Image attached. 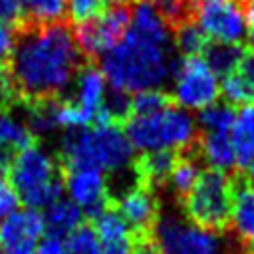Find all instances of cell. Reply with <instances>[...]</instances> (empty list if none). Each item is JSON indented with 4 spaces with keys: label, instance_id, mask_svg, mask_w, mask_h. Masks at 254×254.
I'll return each mask as SVG.
<instances>
[{
    "label": "cell",
    "instance_id": "obj_1",
    "mask_svg": "<svg viewBox=\"0 0 254 254\" xmlns=\"http://www.w3.org/2000/svg\"><path fill=\"white\" fill-rule=\"evenodd\" d=\"M16 50L8 65L22 103L60 99L81 69V52L62 24L16 28Z\"/></svg>",
    "mask_w": 254,
    "mask_h": 254
},
{
    "label": "cell",
    "instance_id": "obj_2",
    "mask_svg": "<svg viewBox=\"0 0 254 254\" xmlns=\"http://www.w3.org/2000/svg\"><path fill=\"white\" fill-rule=\"evenodd\" d=\"M171 44L153 42L127 30L125 38L101 58V73L111 89L135 95L161 89L173 77Z\"/></svg>",
    "mask_w": 254,
    "mask_h": 254
},
{
    "label": "cell",
    "instance_id": "obj_3",
    "mask_svg": "<svg viewBox=\"0 0 254 254\" xmlns=\"http://www.w3.org/2000/svg\"><path fill=\"white\" fill-rule=\"evenodd\" d=\"M133 153V145L117 123H95L89 127L67 129L60 145L64 171L95 169L101 173H117L135 161Z\"/></svg>",
    "mask_w": 254,
    "mask_h": 254
},
{
    "label": "cell",
    "instance_id": "obj_4",
    "mask_svg": "<svg viewBox=\"0 0 254 254\" xmlns=\"http://www.w3.org/2000/svg\"><path fill=\"white\" fill-rule=\"evenodd\" d=\"M125 135L133 149L149 151H192L198 139L194 117L179 107L169 105L151 115H129L125 121Z\"/></svg>",
    "mask_w": 254,
    "mask_h": 254
},
{
    "label": "cell",
    "instance_id": "obj_5",
    "mask_svg": "<svg viewBox=\"0 0 254 254\" xmlns=\"http://www.w3.org/2000/svg\"><path fill=\"white\" fill-rule=\"evenodd\" d=\"M8 179L18 192L20 202L32 210L48 208L62 198L64 179L60 175V167L38 143H32L14 155Z\"/></svg>",
    "mask_w": 254,
    "mask_h": 254
},
{
    "label": "cell",
    "instance_id": "obj_6",
    "mask_svg": "<svg viewBox=\"0 0 254 254\" xmlns=\"http://www.w3.org/2000/svg\"><path fill=\"white\" fill-rule=\"evenodd\" d=\"M234 179L224 171H200L190 192L181 200L187 218L202 228L224 232L230 224Z\"/></svg>",
    "mask_w": 254,
    "mask_h": 254
},
{
    "label": "cell",
    "instance_id": "obj_7",
    "mask_svg": "<svg viewBox=\"0 0 254 254\" xmlns=\"http://www.w3.org/2000/svg\"><path fill=\"white\" fill-rule=\"evenodd\" d=\"M153 236L159 254H232V240L226 232L202 228L175 212L159 216Z\"/></svg>",
    "mask_w": 254,
    "mask_h": 254
},
{
    "label": "cell",
    "instance_id": "obj_8",
    "mask_svg": "<svg viewBox=\"0 0 254 254\" xmlns=\"http://www.w3.org/2000/svg\"><path fill=\"white\" fill-rule=\"evenodd\" d=\"M220 93L218 77L202 56L175 60L173 65V101L183 109H204L216 103Z\"/></svg>",
    "mask_w": 254,
    "mask_h": 254
},
{
    "label": "cell",
    "instance_id": "obj_9",
    "mask_svg": "<svg viewBox=\"0 0 254 254\" xmlns=\"http://www.w3.org/2000/svg\"><path fill=\"white\" fill-rule=\"evenodd\" d=\"M131 24V8L127 2H115L101 16L77 24L73 40L85 58H103L127 34Z\"/></svg>",
    "mask_w": 254,
    "mask_h": 254
},
{
    "label": "cell",
    "instance_id": "obj_10",
    "mask_svg": "<svg viewBox=\"0 0 254 254\" xmlns=\"http://www.w3.org/2000/svg\"><path fill=\"white\" fill-rule=\"evenodd\" d=\"M194 22L216 44H240L246 36L242 6L234 0H196Z\"/></svg>",
    "mask_w": 254,
    "mask_h": 254
},
{
    "label": "cell",
    "instance_id": "obj_11",
    "mask_svg": "<svg viewBox=\"0 0 254 254\" xmlns=\"http://www.w3.org/2000/svg\"><path fill=\"white\" fill-rule=\"evenodd\" d=\"M64 187L67 189L69 200L75 202L89 218H95L113 202L105 175L95 169H67Z\"/></svg>",
    "mask_w": 254,
    "mask_h": 254
},
{
    "label": "cell",
    "instance_id": "obj_12",
    "mask_svg": "<svg viewBox=\"0 0 254 254\" xmlns=\"http://www.w3.org/2000/svg\"><path fill=\"white\" fill-rule=\"evenodd\" d=\"M46 234L44 214L24 208L0 220V246L6 254H32Z\"/></svg>",
    "mask_w": 254,
    "mask_h": 254
},
{
    "label": "cell",
    "instance_id": "obj_13",
    "mask_svg": "<svg viewBox=\"0 0 254 254\" xmlns=\"http://www.w3.org/2000/svg\"><path fill=\"white\" fill-rule=\"evenodd\" d=\"M113 206L123 216L133 234H153L161 216L157 192L139 183L125 189L119 198H113Z\"/></svg>",
    "mask_w": 254,
    "mask_h": 254
},
{
    "label": "cell",
    "instance_id": "obj_14",
    "mask_svg": "<svg viewBox=\"0 0 254 254\" xmlns=\"http://www.w3.org/2000/svg\"><path fill=\"white\" fill-rule=\"evenodd\" d=\"M220 91L228 105H254V50H246L236 69L222 77Z\"/></svg>",
    "mask_w": 254,
    "mask_h": 254
},
{
    "label": "cell",
    "instance_id": "obj_15",
    "mask_svg": "<svg viewBox=\"0 0 254 254\" xmlns=\"http://www.w3.org/2000/svg\"><path fill=\"white\" fill-rule=\"evenodd\" d=\"M175 151H149L143 153L139 159L133 161V171L137 177V183L157 192L163 189L169 181V175L177 161Z\"/></svg>",
    "mask_w": 254,
    "mask_h": 254
},
{
    "label": "cell",
    "instance_id": "obj_16",
    "mask_svg": "<svg viewBox=\"0 0 254 254\" xmlns=\"http://www.w3.org/2000/svg\"><path fill=\"white\" fill-rule=\"evenodd\" d=\"M230 224L238 240L254 242V187L244 179H234Z\"/></svg>",
    "mask_w": 254,
    "mask_h": 254
},
{
    "label": "cell",
    "instance_id": "obj_17",
    "mask_svg": "<svg viewBox=\"0 0 254 254\" xmlns=\"http://www.w3.org/2000/svg\"><path fill=\"white\" fill-rule=\"evenodd\" d=\"M196 157L216 171H230L236 167V155L230 141V133H200L196 139Z\"/></svg>",
    "mask_w": 254,
    "mask_h": 254
},
{
    "label": "cell",
    "instance_id": "obj_18",
    "mask_svg": "<svg viewBox=\"0 0 254 254\" xmlns=\"http://www.w3.org/2000/svg\"><path fill=\"white\" fill-rule=\"evenodd\" d=\"M83 220L81 208L71 202L69 198H60L54 204H50L44 212V224H46V234L56 236V238H65L71 234Z\"/></svg>",
    "mask_w": 254,
    "mask_h": 254
},
{
    "label": "cell",
    "instance_id": "obj_19",
    "mask_svg": "<svg viewBox=\"0 0 254 254\" xmlns=\"http://www.w3.org/2000/svg\"><path fill=\"white\" fill-rule=\"evenodd\" d=\"M230 141L236 155V167H248L254 161V105L242 107L236 113L230 129Z\"/></svg>",
    "mask_w": 254,
    "mask_h": 254
},
{
    "label": "cell",
    "instance_id": "obj_20",
    "mask_svg": "<svg viewBox=\"0 0 254 254\" xmlns=\"http://www.w3.org/2000/svg\"><path fill=\"white\" fill-rule=\"evenodd\" d=\"M198 175H200V167H198V159H196L194 149L187 151V153H179L175 167L169 175L167 187L171 189V192L177 200H183L190 192V189L194 187Z\"/></svg>",
    "mask_w": 254,
    "mask_h": 254
},
{
    "label": "cell",
    "instance_id": "obj_21",
    "mask_svg": "<svg viewBox=\"0 0 254 254\" xmlns=\"http://www.w3.org/2000/svg\"><path fill=\"white\" fill-rule=\"evenodd\" d=\"M65 2L67 0H20V26H46L60 22L62 16L65 14Z\"/></svg>",
    "mask_w": 254,
    "mask_h": 254
},
{
    "label": "cell",
    "instance_id": "obj_22",
    "mask_svg": "<svg viewBox=\"0 0 254 254\" xmlns=\"http://www.w3.org/2000/svg\"><path fill=\"white\" fill-rule=\"evenodd\" d=\"M246 48L240 44H208L204 50V62L216 77H226L236 69Z\"/></svg>",
    "mask_w": 254,
    "mask_h": 254
},
{
    "label": "cell",
    "instance_id": "obj_23",
    "mask_svg": "<svg viewBox=\"0 0 254 254\" xmlns=\"http://www.w3.org/2000/svg\"><path fill=\"white\" fill-rule=\"evenodd\" d=\"M32 143H36V137L30 133L26 123L18 121L6 109H0V149H10L18 153Z\"/></svg>",
    "mask_w": 254,
    "mask_h": 254
},
{
    "label": "cell",
    "instance_id": "obj_24",
    "mask_svg": "<svg viewBox=\"0 0 254 254\" xmlns=\"http://www.w3.org/2000/svg\"><path fill=\"white\" fill-rule=\"evenodd\" d=\"M236 119V111L228 103H212L198 111L194 119L202 133H230Z\"/></svg>",
    "mask_w": 254,
    "mask_h": 254
},
{
    "label": "cell",
    "instance_id": "obj_25",
    "mask_svg": "<svg viewBox=\"0 0 254 254\" xmlns=\"http://www.w3.org/2000/svg\"><path fill=\"white\" fill-rule=\"evenodd\" d=\"M173 34H175V48L181 52L183 58L202 56L204 50L208 48V38L204 36V32L198 28V24L194 20H189V22L177 26L173 30Z\"/></svg>",
    "mask_w": 254,
    "mask_h": 254
},
{
    "label": "cell",
    "instance_id": "obj_26",
    "mask_svg": "<svg viewBox=\"0 0 254 254\" xmlns=\"http://www.w3.org/2000/svg\"><path fill=\"white\" fill-rule=\"evenodd\" d=\"M65 254H101L99 238L91 224H79L71 234L65 236Z\"/></svg>",
    "mask_w": 254,
    "mask_h": 254
},
{
    "label": "cell",
    "instance_id": "obj_27",
    "mask_svg": "<svg viewBox=\"0 0 254 254\" xmlns=\"http://www.w3.org/2000/svg\"><path fill=\"white\" fill-rule=\"evenodd\" d=\"M115 2H121V0H67L65 12L71 22L83 24V22H89V20L101 16Z\"/></svg>",
    "mask_w": 254,
    "mask_h": 254
},
{
    "label": "cell",
    "instance_id": "obj_28",
    "mask_svg": "<svg viewBox=\"0 0 254 254\" xmlns=\"http://www.w3.org/2000/svg\"><path fill=\"white\" fill-rule=\"evenodd\" d=\"M173 105V97L163 89H149L131 95V113L129 115H151L165 107Z\"/></svg>",
    "mask_w": 254,
    "mask_h": 254
},
{
    "label": "cell",
    "instance_id": "obj_29",
    "mask_svg": "<svg viewBox=\"0 0 254 254\" xmlns=\"http://www.w3.org/2000/svg\"><path fill=\"white\" fill-rule=\"evenodd\" d=\"M18 204H20V198L8 179V171L0 169V220L14 214L18 210Z\"/></svg>",
    "mask_w": 254,
    "mask_h": 254
},
{
    "label": "cell",
    "instance_id": "obj_30",
    "mask_svg": "<svg viewBox=\"0 0 254 254\" xmlns=\"http://www.w3.org/2000/svg\"><path fill=\"white\" fill-rule=\"evenodd\" d=\"M16 28L0 24V69H6L12 62L14 50H16Z\"/></svg>",
    "mask_w": 254,
    "mask_h": 254
},
{
    "label": "cell",
    "instance_id": "obj_31",
    "mask_svg": "<svg viewBox=\"0 0 254 254\" xmlns=\"http://www.w3.org/2000/svg\"><path fill=\"white\" fill-rule=\"evenodd\" d=\"M0 24L18 28L22 24L20 0H0Z\"/></svg>",
    "mask_w": 254,
    "mask_h": 254
},
{
    "label": "cell",
    "instance_id": "obj_32",
    "mask_svg": "<svg viewBox=\"0 0 254 254\" xmlns=\"http://www.w3.org/2000/svg\"><path fill=\"white\" fill-rule=\"evenodd\" d=\"M129 254H159V246L153 234H133Z\"/></svg>",
    "mask_w": 254,
    "mask_h": 254
},
{
    "label": "cell",
    "instance_id": "obj_33",
    "mask_svg": "<svg viewBox=\"0 0 254 254\" xmlns=\"http://www.w3.org/2000/svg\"><path fill=\"white\" fill-rule=\"evenodd\" d=\"M32 254H65V246H64V240L62 238H56V236H44L40 240V244L36 246V250Z\"/></svg>",
    "mask_w": 254,
    "mask_h": 254
},
{
    "label": "cell",
    "instance_id": "obj_34",
    "mask_svg": "<svg viewBox=\"0 0 254 254\" xmlns=\"http://www.w3.org/2000/svg\"><path fill=\"white\" fill-rule=\"evenodd\" d=\"M242 12H244V20H246V32H248V40L252 44L254 50V0H242Z\"/></svg>",
    "mask_w": 254,
    "mask_h": 254
},
{
    "label": "cell",
    "instance_id": "obj_35",
    "mask_svg": "<svg viewBox=\"0 0 254 254\" xmlns=\"http://www.w3.org/2000/svg\"><path fill=\"white\" fill-rule=\"evenodd\" d=\"M246 181H248V183L254 187V161H252V163L246 167Z\"/></svg>",
    "mask_w": 254,
    "mask_h": 254
},
{
    "label": "cell",
    "instance_id": "obj_36",
    "mask_svg": "<svg viewBox=\"0 0 254 254\" xmlns=\"http://www.w3.org/2000/svg\"><path fill=\"white\" fill-rule=\"evenodd\" d=\"M248 254H254V242H250V248H248Z\"/></svg>",
    "mask_w": 254,
    "mask_h": 254
},
{
    "label": "cell",
    "instance_id": "obj_37",
    "mask_svg": "<svg viewBox=\"0 0 254 254\" xmlns=\"http://www.w3.org/2000/svg\"><path fill=\"white\" fill-rule=\"evenodd\" d=\"M0 254H6V252H4V250H2V246H0Z\"/></svg>",
    "mask_w": 254,
    "mask_h": 254
}]
</instances>
